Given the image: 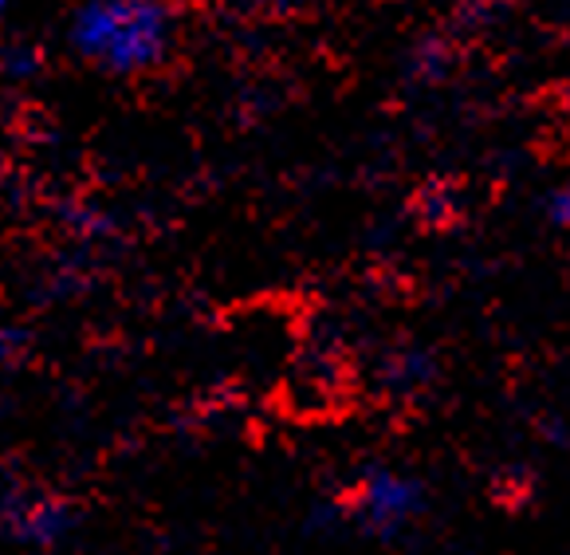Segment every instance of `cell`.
<instances>
[{"label": "cell", "instance_id": "obj_4", "mask_svg": "<svg viewBox=\"0 0 570 555\" xmlns=\"http://www.w3.org/2000/svg\"><path fill=\"white\" fill-rule=\"evenodd\" d=\"M543 213H547V221H551L554 228L570 233V182H559L551 194L543 197Z\"/></svg>", "mask_w": 570, "mask_h": 555}, {"label": "cell", "instance_id": "obj_1", "mask_svg": "<svg viewBox=\"0 0 570 555\" xmlns=\"http://www.w3.org/2000/svg\"><path fill=\"white\" fill-rule=\"evenodd\" d=\"M174 28L166 0H83L71 12L68 40L107 76H142L169 56Z\"/></svg>", "mask_w": 570, "mask_h": 555}, {"label": "cell", "instance_id": "obj_3", "mask_svg": "<svg viewBox=\"0 0 570 555\" xmlns=\"http://www.w3.org/2000/svg\"><path fill=\"white\" fill-rule=\"evenodd\" d=\"M0 524L12 539L32 547H56L59 539L76 528V508L59 497H28V493H9L0 505Z\"/></svg>", "mask_w": 570, "mask_h": 555}, {"label": "cell", "instance_id": "obj_2", "mask_svg": "<svg viewBox=\"0 0 570 555\" xmlns=\"http://www.w3.org/2000/svg\"><path fill=\"white\" fill-rule=\"evenodd\" d=\"M429 488L402 465H366L343 500V516L370 539H402L425 520Z\"/></svg>", "mask_w": 570, "mask_h": 555}, {"label": "cell", "instance_id": "obj_5", "mask_svg": "<svg viewBox=\"0 0 570 555\" xmlns=\"http://www.w3.org/2000/svg\"><path fill=\"white\" fill-rule=\"evenodd\" d=\"M256 4H264V9H295L303 0H256Z\"/></svg>", "mask_w": 570, "mask_h": 555}, {"label": "cell", "instance_id": "obj_6", "mask_svg": "<svg viewBox=\"0 0 570 555\" xmlns=\"http://www.w3.org/2000/svg\"><path fill=\"white\" fill-rule=\"evenodd\" d=\"M4 17H9V0H0V25H4Z\"/></svg>", "mask_w": 570, "mask_h": 555}]
</instances>
